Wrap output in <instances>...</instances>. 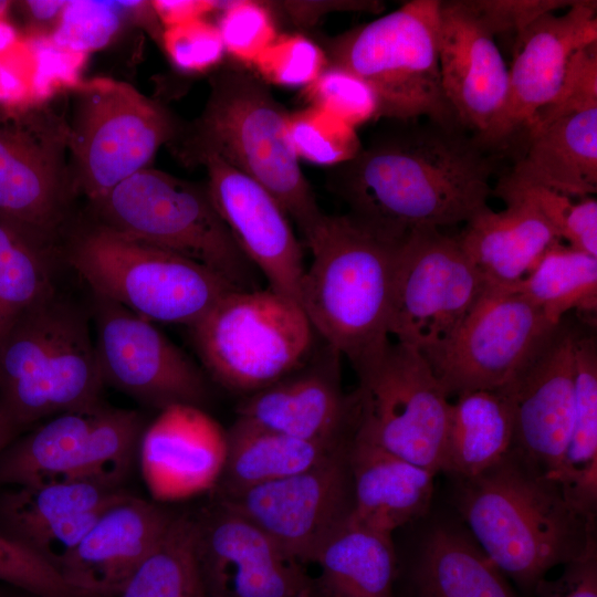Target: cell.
Listing matches in <instances>:
<instances>
[{
	"instance_id": "cell-14",
	"label": "cell",
	"mask_w": 597,
	"mask_h": 597,
	"mask_svg": "<svg viewBox=\"0 0 597 597\" xmlns=\"http://www.w3.org/2000/svg\"><path fill=\"white\" fill-rule=\"evenodd\" d=\"M350 439L307 470L216 496V502L255 525L301 564L314 563L350 521Z\"/></svg>"
},
{
	"instance_id": "cell-2",
	"label": "cell",
	"mask_w": 597,
	"mask_h": 597,
	"mask_svg": "<svg viewBox=\"0 0 597 597\" xmlns=\"http://www.w3.org/2000/svg\"><path fill=\"white\" fill-rule=\"evenodd\" d=\"M458 507L473 541L527 593L576 558L595 535L561 486L515 448L482 473L460 480Z\"/></svg>"
},
{
	"instance_id": "cell-50",
	"label": "cell",
	"mask_w": 597,
	"mask_h": 597,
	"mask_svg": "<svg viewBox=\"0 0 597 597\" xmlns=\"http://www.w3.org/2000/svg\"><path fill=\"white\" fill-rule=\"evenodd\" d=\"M561 576L544 579L536 587L538 597H597V544L593 535L584 551L563 565Z\"/></svg>"
},
{
	"instance_id": "cell-55",
	"label": "cell",
	"mask_w": 597,
	"mask_h": 597,
	"mask_svg": "<svg viewBox=\"0 0 597 597\" xmlns=\"http://www.w3.org/2000/svg\"><path fill=\"white\" fill-rule=\"evenodd\" d=\"M185 597H207L199 577V574L195 576L189 585Z\"/></svg>"
},
{
	"instance_id": "cell-45",
	"label": "cell",
	"mask_w": 597,
	"mask_h": 597,
	"mask_svg": "<svg viewBox=\"0 0 597 597\" xmlns=\"http://www.w3.org/2000/svg\"><path fill=\"white\" fill-rule=\"evenodd\" d=\"M0 580L39 597H77L53 566L1 532Z\"/></svg>"
},
{
	"instance_id": "cell-16",
	"label": "cell",
	"mask_w": 597,
	"mask_h": 597,
	"mask_svg": "<svg viewBox=\"0 0 597 597\" xmlns=\"http://www.w3.org/2000/svg\"><path fill=\"white\" fill-rule=\"evenodd\" d=\"M92 315L104 385L159 410L207 402L205 373L154 322L94 294Z\"/></svg>"
},
{
	"instance_id": "cell-33",
	"label": "cell",
	"mask_w": 597,
	"mask_h": 597,
	"mask_svg": "<svg viewBox=\"0 0 597 597\" xmlns=\"http://www.w3.org/2000/svg\"><path fill=\"white\" fill-rule=\"evenodd\" d=\"M415 579L418 597H516L476 543L448 525L426 536Z\"/></svg>"
},
{
	"instance_id": "cell-54",
	"label": "cell",
	"mask_w": 597,
	"mask_h": 597,
	"mask_svg": "<svg viewBox=\"0 0 597 597\" xmlns=\"http://www.w3.org/2000/svg\"><path fill=\"white\" fill-rule=\"evenodd\" d=\"M18 431L14 423L0 410V454L13 441Z\"/></svg>"
},
{
	"instance_id": "cell-52",
	"label": "cell",
	"mask_w": 597,
	"mask_h": 597,
	"mask_svg": "<svg viewBox=\"0 0 597 597\" xmlns=\"http://www.w3.org/2000/svg\"><path fill=\"white\" fill-rule=\"evenodd\" d=\"M151 6L164 29L182 24L217 9H222L224 1L209 0H156Z\"/></svg>"
},
{
	"instance_id": "cell-27",
	"label": "cell",
	"mask_w": 597,
	"mask_h": 597,
	"mask_svg": "<svg viewBox=\"0 0 597 597\" xmlns=\"http://www.w3.org/2000/svg\"><path fill=\"white\" fill-rule=\"evenodd\" d=\"M510 179L575 199L597 192V108L559 117L528 135Z\"/></svg>"
},
{
	"instance_id": "cell-43",
	"label": "cell",
	"mask_w": 597,
	"mask_h": 597,
	"mask_svg": "<svg viewBox=\"0 0 597 597\" xmlns=\"http://www.w3.org/2000/svg\"><path fill=\"white\" fill-rule=\"evenodd\" d=\"M218 30L224 50L252 65L277 36L272 12L258 1H224Z\"/></svg>"
},
{
	"instance_id": "cell-7",
	"label": "cell",
	"mask_w": 597,
	"mask_h": 597,
	"mask_svg": "<svg viewBox=\"0 0 597 597\" xmlns=\"http://www.w3.org/2000/svg\"><path fill=\"white\" fill-rule=\"evenodd\" d=\"M90 219L213 270L239 290L259 289L256 269L217 211L207 185L144 168L88 203Z\"/></svg>"
},
{
	"instance_id": "cell-34",
	"label": "cell",
	"mask_w": 597,
	"mask_h": 597,
	"mask_svg": "<svg viewBox=\"0 0 597 597\" xmlns=\"http://www.w3.org/2000/svg\"><path fill=\"white\" fill-rule=\"evenodd\" d=\"M314 597H394L391 536L349 522L322 548Z\"/></svg>"
},
{
	"instance_id": "cell-29",
	"label": "cell",
	"mask_w": 597,
	"mask_h": 597,
	"mask_svg": "<svg viewBox=\"0 0 597 597\" xmlns=\"http://www.w3.org/2000/svg\"><path fill=\"white\" fill-rule=\"evenodd\" d=\"M350 438L341 441L306 440L237 419L227 430L226 463L212 491L216 496H224L300 473Z\"/></svg>"
},
{
	"instance_id": "cell-48",
	"label": "cell",
	"mask_w": 597,
	"mask_h": 597,
	"mask_svg": "<svg viewBox=\"0 0 597 597\" xmlns=\"http://www.w3.org/2000/svg\"><path fill=\"white\" fill-rule=\"evenodd\" d=\"M32 95L34 103L46 102L62 87H76L85 53L62 48L51 38H39L34 44Z\"/></svg>"
},
{
	"instance_id": "cell-23",
	"label": "cell",
	"mask_w": 597,
	"mask_h": 597,
	"mask_svg": "<svg viewBox=\"0 0 597 597\" xmlns=\"http://www.w3.org/2000/svg\"><path fill=\"white\" fill-rule=\"evenodd\" d=\"M227 451V430L217 420L200 407L174 405L145 427L138 458L153 499L170 502L212 491Z\"/></svg>"
},
{
	"instance_id": "cell-15",
	"label": "cell",
	"mask_w": 597,
	"mask_h": 597,
	"mask_svg": "<svg viewBox=\"0 0 597 597\" xmlns=\"http://www.w3.org/2000/svg\"><path fill=\"white\" fill-rule=\"evenodd\" d=\"M557 324L516 289L486 286L452 337L425 358L448 397L495 390L515 376Z\"/></svg>"
},
{
	"instance_id": "cell-49",
	"label": "cell",
	"mask_w": 597,
	"mask_h": 597,
	"mask_svg": "<svg viewBox=\"0 0 597 597\" xmlns=\"http://www.w3.org/2000/svg\"><path fill=\"white\" fill-rule=\"evenodd\" d=\"M109 505L75 514L52 523L32 534L22 545L59 572V567L64 559L78 546L101 514Z\"/></svg>"
},
{
	"instance_id": "cell-26",
	"label": "cell",
	"mask_w": 597,
	"mask_h": 597,
	"mask_svg": "<svg viewBox=\"0 0 597 597\" xmlns=\"http://www.w3.org/2000/svg\"><path fill=\"white\" fill-rule=\"evenodd\" d=\"M506 208L489 206L464 223L457 239L486 286L514 289L545 251L562 240L530 203L502 199Z\"/></svg>"
},
{
	"instance_id": "cell-3",
	"label": "cell",
	"mask_w": 597,
	"mask_h": 597,
	"mask_svg": "<svg viewBox=\"0 0 597 597\" xmlns=\"http://www.w3.org/2000/svg\"><path fill=\"white\" fill-rule=\"evenodd\" d=\"M289 113L263 81L228 67L210 78L200 116L167 145L187 166L216 156L263 186L304 239L324 217L287 133Z\"/></svg>"
},
{
	"instance_id": "cell-36",
	"label": "cell",
	"mask_w": 597,
	"mask_h": 597,
	"mask_svg": "<svg viewBox=\"0 0 597 597\" xmlns=\"http://www.w3.org/2000/svg\"><path fill=\"white\" fill-rule=\"evenodd\" d=\"M549 322L570 311L591 315L597 310V258L556 242L516 287Z\"/></svg>"
},
{
	"instance_id": "cell-42",
	"label": "cell",
	"mask_w": 597,
	"mask_h": 597,
	"mask_svg": "<svg viewBox=\"0 0 597 597\" xmlns=\"http://www.w3.org/2000/svg\"><path fill=\"white\" fill-rule=\"evenodd\" d=\"M261 77L282 86H308L328 65L323 50L301 34H281L252 64Z\"/></svg>"
},
{
	"instance_id": "cell-44",
	"label": "cell",
	"mask_w": 597,
	"mask_h": 597,
	"mask_svg": "<svg viewBox=\"0 0 597 597\" xmlns=\"http://www.w3.org/2000/svg\"><path fill=\"white\" fill-rule=\"evenodd\" d=\"M590 108H597V41L574 54L556 96L535 115L522 144L548 123Z\"/></svg>"
},
{
	"instance_id": "cell-56",
	"label": "cell",
	"mask_w": 597,
	"mask_h": 597,
	"mask_svg": "<svg viewBox=\"0 0 597 597\" xmlns=\"http://www.w3.org/2000/svg\"><path fill=\"white\" fill-rule=\"evenodd\" d=\"M11 4V1L0 0V22H6Z\"/></svg>"
},
{
	"instance_id": "cell-32",
	"label": "cell",
	"mask_w": 597,
	"mask_h": 597,
	"mask_svg": "<svg viewBox=\"0 0 597 597\" xmlns=\"http://www.w3.org/2000/svg\"><path fill=\"white\" fill-rule=\"evenodd\" d=\"M513 447V418L500 390H472L450 405L441 471L459 480L475 476Z\"/></svg>"
},
{
	"instance_id": "cell-47",
	"label": "cell",
	"mask_w": 597,
	"mask_h": 597,
	"mask_svg": "<svg viewBox=\"0 0 597 597\" xmlns=\"http://www.w3.org/2000/svg\"><path fill=\"white\" fill-rule=\"evenodd\" d=\"M482 23L496 35H511L516 40L544 14L568 9V0H464Z\"/></svg>"
},
{
	"instance_id": "cell-28",
	"label": "cell",
	"mask_w": 597,
	"mask_h": 597,
	"mask_svg": "<svg viewBox=\"0 0 597 597\" xmlns=\"http://www.w3.org/2000/svg\"><path fill=\"white\" fill-rule=\"evenodd\" d=\"M567 502L588 522L597 509V339L593 328L578 326L575 337L573 427L558 468L547 474Z\"/></svg>"
},
{
	"instance_id": "cell-30",
	"label": "cell",
	"mask_w": 597,
	"mask_h": 597,
	"mask_svg": "<svg viewBox=\"0 0 597 597\" xmlns=\"http://www.w3.org/2000/svg\"><path fill=\"white\" fill-rule=\"evenodd\" d=\"M102 405L56 416L0 454V485L77 482L91 430Z\"/></svg>"
},
{
	"instance_id": "cell-37",
	"label": "cell",
	"mask_w": 597,
	"mask_h": 597,
	"mask_svg": "<svg viewBox=\"0 0 597 597\" xmlns=\"http://www.w3.org/2000/svg\"><path fill=\"white\" fill-rule=\"evenodd\" d=\"M195 538V520L176 515L161 541L118 596L185 597L198 574Z\"/></svg>"
},
{
	"instance_id": "cell-21",
	"label": "cell",
	"mask_w": 597,
	"mask_h": 597,
	"mask_svg": "<svg viewBox=\"0 0 597 597\" xmlns=\"http://www.w3.org/2000/svg\"><path fill=\"white\" fill-rule=\"evenodd\" d=\"M201 165L212 202L238 247L271 290L298 304L305 268L286 212L263 186L220 158Z\"/></svg>"
},
{
	"instance_id": "cell-8",
	"label": "cell",
	"mask_w": 597,
	"mask_h": 597,
	"mask_svg": "<svg viewBox=\"0 0 597 597\" xmlns=\"http://www.w3.org/2000/svg\"><path fill=\"white\" fill-rule=\"evenodd\" d=\"M440 0L408 1L331 41L328 64L356 74L371 86L379 118L409 122L425 117L460 125L440 83Z\"/></svg>"
},
{
	"instance_id": "cell-51",
	"label": "cell",
	"mask_w": 597,
	"mask_h": 597,
	"mask_svg": "<svg viewBox=\"0 0 597 597\" xmlns=\"http://www.w3.org/2000/svg\"><path fill=\"white\" fill-rule=\"evenodd\" d=\"M297 24H311L329 11L379 12L380 1H290L277 4Z\"/></svg>"
},
{
	"instance_id": "cell-10",
	"label": "cell",
	"mask_w": 597,
	"mask_h": 597,
	"mask_svg": "<svg viewBox=\"0 0 597 597\" xmlns=\"http://www.w3.org/2000/svg\"><path fill=\"white\" fill-rule=\"evenodd\" d=\"M181 123L128 83L94 77L75 87L69 119L70 171L76 196L88 203L147 168Z\"/></svg>"
},
{
	"instance_id": "cell-1",
	"label": "cell",
	"mask_w": 597,
	"mask_h": 597,
	"mask_svg": "<svg viewBox=\"0 0 597 597\" xmlns=\"http://www.w3.org/2000/svg\"><path fill=\"white\" fill-rule=\"evenodd\" d=\"M498 164L460 125L397 122L336 166L328 186L348 214L401 241L417 229L465 223L486 208Z\"/></svg>"
},
{
	"instance_id": "cell-17",
	"label": "cell",
	"mask_w": 597,
	"mask_h": 597,
	"mask_svg": "<svg viewBox=\"0 0 597 597\" xmlns=\"http://www.w3.org/2000/svg\"><path fill=\"white\" fill-rule=\"evenodd\" d=\"M596 9V1L576 0L562 14H544L515 40L501 112L475 137L484 148L495 153L522 145L535 115L556 96L574 54L597 41Z\"/></svg>"
},
{
	"instance_id": "cell-46",
	"label": "cell",
	"mask_w": 597,
	"mask_h": 597,
	"mask_svg": "<svg viewBox=\"0 0 597 597\" xmlns=\"http://www.w3.org/2000/svg\"><path fill=\"white\" fill-rule=\"evenodd\" d=\"M161 44L171 63L186 73L210 70L226 52L217 25L205 19L164 29Z\"/></svg>"
},
{
	"instance_id": "cell-5",
	"label": "cell",
	"mask_w": 597,
	"mask_h": 597,
	"mask_svg": "<svg viewBox=\"0 0 597 597\" xmlns=\"http://www.w3.org/2000/svg\"><path fill=\"white\" fill-rule=\"evenodd\" d=\"M103 386L87 315L57 290L0 343V410L19 430L96 408Z\"/></svg>"
},
{
	"instance_id": "cell-25",
	"label": "cell",
	"mask_w": 597,
	"mask_h": 597,
	"mask_svg": "<svg viewBox=\"0 0 597 597\" xmlns=\"http://www.w3.org/2000/svg\"><path fill=\"white\" fill-rule=\"evenodd\" d=\"M347 457L354 500L349 522L391 536L427 513L434 472L355 434Z\"/></svg>"
},
{
	"instance_id": "cell-13",
	"label": "cell",
	"mask_w": 597,
	"mask_h": 597,
	"mask_svg": "<svg viewBox=\"0 0 597 597\" xmlns=\"http://www.w3.org/2000/svg\"><path fill=\"white\" fill-rule=\"evenodd\" d=\"M69 135L49 101L0 103V213L61 242L76 196Z\"/></svg>"
},
{
	"instance_id": "cell-31",
	"label": "cell",
	"mask_w": 597,
	"mask_h": 597,
	"mask_svg": "<svg viewBox=\"0 0 597 597\" xmlns=\"http://www.w3.org/2000/svg\"><path fill=\"white\" fill-rule=\"evenodd\" d=\"M62 242L0 213V343L28 312L57 290Z\"/></svg>"
},
{
	"instance_id": "cell-6",
	"label": "cell",
	"mask_w": 597,
	"mask_h": 597,
	"mask_svg": "<svg viewBox=\"0 0 597 597\" xmlns=\"http://www.w3.org/2000/svg\"><path fill=\"white\" fill-rule=\"evenodd\" d=\"M61 251L92 294L151 322L189 327L224 294L239 290L206 265L92 219L69 227Z\"/></svg>"
},
{
	"instance_id": "cell-20",
	"label": "cell",
	"mask_w": 597,
	"mask_h": 597,
	"mask_svg": "<svg viewBox=\"0 0 597 597\" xmlns=\"http://www.w3.org/2000/svg\"><path fill=\"white\" fill-rule=\"evenodd\" d=\"M341 354L325 344L296 369L248 395L238 406L242 421L286 436L341 441L355 434L358 399L342 387Z\"/></svg>"
},
{
	"instance_id": "cell-19",
	"label": "cell",
	"mask_w": 597,
	"mask_h": 597,
	"mask_svg": "<svg viewBox=\"0 0 597 597\" xmlns=\"http://www.w3.org/2000/svg\"><path fill=\"white\" fill-rule=\"evenodd\" d=\"M578 326L564 317L499 388L512 411L513 448L546 474L561 464L572 432Z\"/></svg>"
},
{
	"instance_id": "cell-41",
	"label": "cell",
	"mask_w": 597,
	"mask_h": 597,
	"mask_svg": "<svg viewBox=\"0 0 597 597\" xmlns=\"http://www.w3.org/2000/svg\"><path fill=\"white\" fill-rule=\"evenodd\" d=\"M304 92L311 105L353 127L379 118V103L371 86L341 66L328 64Z\"/></svg>"
},
{
	"instance_id": "cell-53",
	"label": "cell",
	"mask_w": 597,
	"mask_h": 597,
	"mask_svg": "<svg viewBox=\"0 0 597 597\" xmlns=\"http://www.w3.org/2000/svg\"><path fill=\"white\" fill-rule=\"evenodd\" d=\"M19 3L29 20L35 23H48L59 21L66 1L28 0Z\"/></svg>"
},
{
	"instance_id": "cell-11",
	"label": "cell",
	"mask_w": 597,
	"mask_h": 597,
	"mask_svg": "<svg viewBox=\"0 0 597 597\" xmlns=\"http://www.w3.org/2000/svg\"><path fill=\"white\" fill-rule=\"evenodd\" d=\"M357 377L355 436L440 472L451 402L425 356L390 343Z\"/></svg>"
},
{
	"instance_id": "cell-38",
	"label": "cell",
	"mask_w": 597,
	"mask_h": 597,
	"mask_svg": "<svg viewBox=\"0 0 597 597\" xmlns=\"http://www.w3.org/2000/svg\"><path fill=\"white\" fill-rule=\"evenodd\" d=\"M492 193L500 199L517 198L530 203L567 245L597 258V200L575 199L545 187L499 178Z\"/></svg>"
},
{
	"instance_id": "cell-35",
	"label": "cell",
	"mask_w": 597,
	"mask_h": 597,
	"mask_svg": "<svg viewBox=\"0 0 597 597\" xmlns=\"http://www.w3.org/2000/svg\"><path fill=\"white\" fill-rule=\"evenodd\" d=\"M125 494L121 489L90 482L14 486L0 496V532L22 545L52 523L109 505Z\"/></svg>"
},
{
	"instance_id": "cell-9",
	"label": "cell",
	"mask_w": 597,
	"mask_h": 597,
	"mask_svg": "<svg viewBox=\"0 0 597 597\" xmlns=\"http://www.w3.org/2000/svg\"><path fill=\"white\" fill-rule=\"evenodd\" d=\"M189 331L207 374L247 396L296 369L314 349L301 306L270 287L228 292Z\"/></svg>"
},
{
	"instance_id": "cell-12",
	"label": "cell",
	"mask_w": 597,
	"mask_h": 597,
	"mask_svg": "<svg viewBox=\"0 0 597 597\" xmlns=\"http://www.w3.org/2000/svg\"><path fill=\"white\" fill-rule=\"evenodd\" d=\"M485 287L457 237L413 230L396 253L389 335L426 357L452 337Z\"/></svg>"
},
{
	"instance_id": "cell-18",
	"label": "cell",
	"mask_w": 597,
	"mask_h": 597,
	"mask_svg": "<svg viewBox=\"0 0 597 597\" xmlns=\"http://www.w3.org/2000/svg\"><path fill=\"white\" fill-rule=\"evenodd\" d=\"M214 503L195 520L196 562L207 597H314V582L298 561Z\"/></svg>"
},
{
	"instance_id": "cell-24",
	"label": "cell",
	"mask_w": 597,
	"mask_h": 597,
	"mask_svg": "<svg viewBox=\"0 0 597 597\" xmlns=\"http://www.w3.org/2000/svg\"><path fill=\"white\" fill-rule=\"evenodd\" d=\"M175 516L156 503L125 494L105 509L59 573L77 597L119 595Z\"/></svg>"
},
{
	"instance_id": "cell-40",
	"label": "cell",
	"mask_w": 597,
	"mask_h": 597,
	"mask_svg": "<svg viewBox=\"0 0 597 597\" xmlns=\"http://www.w3.org/2000/svg\"><path fill=\"white\" fill-rule=\"evenodd\" d=\"M126 17L121 1H66L51 39L62 48L87 54L106 46Z\"/></svg>"
},
{
	"instance_id": "cell-22",
	"label": "cell",
	"mask_w": 597,
	"mask_h": 597,
	"mask_svg": "<svg viewBox=\"0 0 597 597\" xmlns=\"http://www.w3.org/2000/svg\"><path fill=\"white\" fill-rule=\"evenodd\" d=\"M438 60L442 93L458 123L481 137L501 112L509 69L495 36L464 0L441 1Z\"/></svg>"
},
{
	"instance_id": "cell-4",
	"label": "cell",
	"mask_w": 597,
	"mask_h": 597,
	"mask_svg": "<svg viewBox=\"0 0 597 597\" xmlns=\"http://www.w3.org/2000/svg\"><path fill=\"white\" fill-rule=\"evenodd\" d=\"M312 262L298 304L315 333L358 374L391 343L388 329L396 253L402 241L350 214H324L305 240Z\"/></svg>"
},
{
	"instance_id": "cell-39",
	"label": "cell",
	"mask_w": 597,
	"mask_h": 597,
	"mask_svg": "<svg viewBox=\"0 0 597 597\" xmlns=\"http://www.w3.org/2000/svg\"><path fill=\"white\" fill-rule=\"evenodd\" d=\"M287 133L296 156L317 165H342L363 147L355 127L313 105L289 113Z\"/></svg>"
}]
</instances>
